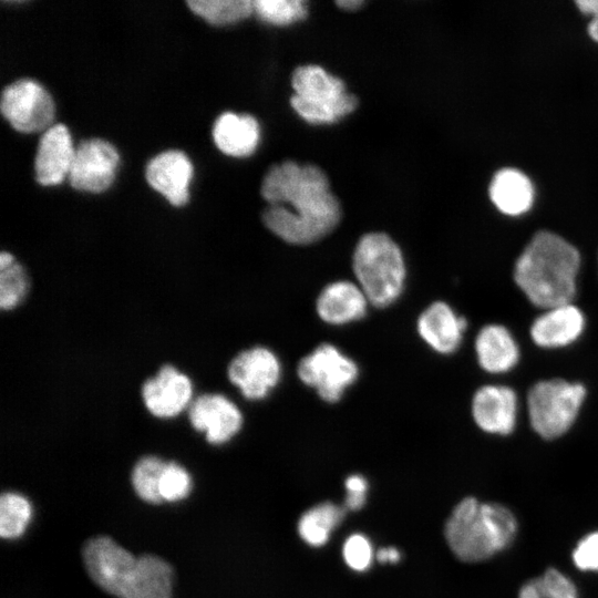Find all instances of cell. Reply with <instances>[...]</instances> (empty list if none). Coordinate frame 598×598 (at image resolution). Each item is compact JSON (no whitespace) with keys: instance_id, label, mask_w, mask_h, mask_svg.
<instances>
[{"instance_id":"obj_1","label":"cell","mask_w":598,"mask_h":598,"mask_svg":"<svg viewBox=\"0 0 598 598\" xmlns=\"http://www.w3.org/2000/svg\"><path fill=\"white\" fill-rule=\"evenodd\" d=\"M260 193L268 206L265 226L291 245L313 244L330 234L341 219V206L317 165L285 161L264 176Z\"/></svg>"},{"instance_id":"obj_2","label":"cell","mask_w":598,"mask_h":598,"mask_svg":"<svg viewBox=\"0 0 598 598\" xmlns=\"http://www.w3.org/2000/svg\"><path fill=\"white\" fill-rule=\"evenodd\" d=\"M90 578L117 598H172L174 570L159 556H135L113 538L99 535L82 547Z\"/></svg>"},{"instance_id":"obj_3","label":"cell","mask_w":598,"mask_h":598,"mask_svg":"<svg viewBox=\"0 0 598 598\" xmlns=\"http://www.w3.org/2000/svg\"><path fill=\"white\" fill-rule=\"evenodd\" d=\"M577 248L559 235H534L515 262L514 279L536 307L548 309L573 301L580 268Z\"/></svg>"},{"instance_id":"obj_4","label":"cell","mask_w":598,"mask_h":598,"mask_svg":"<svg viewBox=\"0 0 598 598\" xmlns=\"http://www.w3.org/2000/svg\"><path fill=\"white\" fill-rule=\"evenodd\" d=\"M517 520L505 506L465 497L445 523L444 536L461 560L477 563L508 547L515 538Z\"/></svg>"},{"instance_id":"obj_5","label":"cell","mask_w":598,"mask_h":598,"mask_svg":"<svg viewBox=\"0 0 598 598\" xmlns=\"http://www.w3.org/2000/svg\"><path fill=\"white\" fill-rule=\"evenodd\" d=\"M352 269L357 283L374 307L390 306L403 291L406 277L403 254L384 233H368L359 239Z\"/></svg>"},{"instance_id":"obj_6","label":"cell","mask_w":598,"mask_h":598,"mask_svg":"<svg viewBox=\"0 0 598 598\" xmlns=\"http://www.w3.org/2000/svg\"><path fill=\"white\" fill-rule=\"evenodd\" d=\"M291 85L295 90L290 97L292 109L311 124L337 122L358 106V97L347 92L344 82L319 65L295 69Z\"/></svg>"},{"instance_id":"obj_7","label":"cell","mask_w":598,"mask_h":598,"mask_svg":"<svg viewBox=\"0 0 598 598\" xmlns=\"http://www.w3.org/2000/svg\"><path fill=\"white\" fill-rule=\"evenodd\" d=\"M586 398L581 383L563 379L535 383L527 394V412L533 430L546 440L565 434L576 421Z\"/></svg>"},{"instance_id":"obj_8","label":"cell","mask_w":598,"mask_h":598,"mask_svg":"<svg viewBox=\"0 0 598 598\" xmlns=\"http://www.w3.org/2000/svg\"><path fill=\"white\" fill-rule=\"evenodd\" d=\"M302 383L328 403L338 402L359 375L357 363L337 347L322 343L303 357L297 367Z\"/></svg>"},{"instance_id":"obj_9","label":"cell","mask_w":598,"mask_h":598,"mask_svg":"<svg viewBox=\"0 0 598 598\" xmlns=\"http://www.w3.org/2000/svg\"><path fill=\"white\" fill-rule=\"evenodd\" d=\"M0 110L18 132H44L54 118V102L50 93L32 79H20L1 93Z\"/></svg>"},{"instance_id":"obj_10","label":"cell","mask_w":598,"mask_h":598,"mask_svg":"<svg viewBox=\"0 0 598 598\" xmlns=\"http://www.w3.org/2000/svg\"><path fill=\"white\" fill-rule=\"evenodd\" d=\"M281 365L268 348L256 346L240 351L227 367V377L241 395L251 401L265 399L278 384Z\"/></svg>"},{"instance_id":"obj_11","label":"cell","mask_w":598,"mask_h":598,"mask_svg":"<svg viewBox=\"0 0 598 598\" xmlns=\"http://www.w3.org/2000/svg\"><path fill=\"white\" fill-rule=\"evenodd\" d=\"M118 161L116 148L107 141L84 140L74 150L69 183L78 190L104 192L114 181Z\"/></svg>"},{"instance_id":"obj_12","label":"cell","mask_w":598,"mask_h":598,"mask_svg":"<svg viewBox=\"0 0 598 598\" xmlns=\"http://www.w3.org/2000/svg\"><path fill=\"white\" fill-rule=\"evenodd\" d=\"M146 411L163 420L174 419L187 411L194 398L190 378L173 364L162 365L141 388Z\"/></svg>"},{"instance_id":"obj_13","label":"cell","mask_w":598,"mask_h":598,"mask_svg":"<svg viewBox=\"0 0 598 598\" xmlns=\"http://www.w3.org/2000/svg\"><path fill=\"white\" fill-rule=\"evenodd\" d=\"M192 427L204 433L214 445L230 441L243 426L239 408L221 393H203L196 396L187 410Z\"/></svg>"},{"instance_id":"obj_14","label":"cell","mask_w":598,"mask_h":598,"mask_svg":"<svg viewBox=\"0 0 598 598\" xmlns=\"http://www.w3.org/2000/svg\"><path fill=\"white\" fill-rule=\"evenodd\" d=\"M518 401L515 391L506 385L488 384L476 390L472 415L486 433L507 435L516 425Z\"/></svg>"},{"instance_id":"obj_15","label":"cell","mask_w":598,"mask_h":598,"mask_svg":"<svg viewBox=\"0 0 598 598\" xmlns=\"http://www.w3.org/2000/svg\"><path fill=\"white\" fill-rule=\"evenodd\" d=\"M193 176V165L181 151H165L146 165L145 177L150 186L162 194L173 206L188 202V186Z\"/></svg>"},{"instance_id":"obj_16","label":"cell","mask_w":598,"mask_h":598,"mask_svg":"<svg viewBox=\"0 0 598 598\" xmlns=\"http://www.w3.org/2000/svg\"><path fill=\"white\" fill-rule=\"evenodd\" d=\"M74 150L65 125L47 128L39 138L34 156L35 181L44 186L60 184L69 175Z\"/></svg>"},{"instance_id":"obj_17","label":"cell","mask_w":598,"mask_h":598,"mask_svg":"<svg viewBox=\"0 0 598 598\" xmlns=\"http://www.w3.org/2000/svg\"><path fill=\"white\" fill-rule=\"evenodd\" d=\"M585 316L573 302L545 309L530 326L534 343L557 349L574 343L585 329Z\"/></svg>"},{"instance_id":"obj_18","label":"cell","mask_w":598,"mask_h":598,"mask_svg":"<svg viewBox=\"0 0 598 598\" xmlns=\"http://www.w3.org/2000/svg\"><path fill=\"white\" fill-rule=\"evenodd\" d=\"M416 327L429 347L441 354H450L460 347L467 321L446 302L435 301L419 316Z\"/></svg>"},{"instance_id":"obj_19","label":"cell","mask_w":598,"mask_h":598,"mask_svg":"<svg viewBox=\"0 0 598 598\" xmlns=\"http://www.w3.org/2000/svg\"><path fill=\"white\" fill-rule=\"evenodd\" d=\"M369 303L357 282L338 280L321 290L316 301V310L326 323L340 326L363 318Z\"/></svg>"},{"instance_id":"obj_20","label":"cell","mask_w":598,"mask_h":598,"mask_svg":"<svg viewBox=\"0 0 598 598\" xmlns=\"http://www.w3.org/2000/svg\"><path fill=\"white\" fill-rule=\"evenodd\" d=\"M474 346L478 364L488 373L507 372L518 362V344L504 326L493 323L483 327Z\"/></svg>"},{"instance_id":"obj_21","label":"cell","mask_w":598,"mask_h":598,"mask_svg":"<svg viewBox=\"0 0 598 598\" xmlns=\"http://www.w3.org/2000/svg\"><path fill=\"white\" fill-rule=\"evenodd\" d=\"M259 124L248 114L225 112L213 126V138L220 152L234 157H246L255 152L259 142Z\"/></svg>"},{"instance_id":"obj_22","label":"cell","mask_w":598,"mask_h":598,"mask_svg":"<svg viewBox=\"0 0 598 598\" xmlns=\"http://www.w3.org/2000/svg\"><path fill=\"white\" fill-rule=\"evenodd\" d=\"M489 197L499 212L517 216L530 208L534 187L530 179L520 171L503 168L491 182Z\"/></svg>"},{"instance_id":"obj_23","label":"cell","mask_w":598,"mask_h":598,"mask_svg":"<svg viewBox=\"0 0 598 598\" xmlns=\"http://www.w3.org/2000/svg\"><path fill=\"white\" fill-rule=\"evenodd\" d=\"M346 515V507L331 502L320 503L305 512L298 520V534L312 547L323 546Z\"/></svg>"},{"instance_id":"obj_24","label":"cell","mask_w":598,"mask_h":598,"mask_svg":"<svg viewBox=\"0 0 598 598\" xmlns=\"http://www.w3.org/2000/svg\"><path fill=\"white\" fill-rule=\"evenodd\" d=\"M30 280L24 267L16 257L3 250L0 254V307L16 309L29 292Z\"/></svg>"},{"instance_id":"obj_25","label":"cell","mask_w":598,"mask_h":598,"mask_svg":"<svg viewBox=\"0 0 598 598\" xmlns=\"http://www.w3.org/2000/svg\"><path fill=\"white\" fill-rule=\"evenodd\" d=\"M187 6L214 25L233 24L255 12L251 0H188Z\"/></svg>"},{"instance_id":"obj_26","label":"cell","mask_w":598,"mask_h":598,"mask_svg":"<svg viewBox=\"0 0 598 598\" xmlns=\"http://www.w3.org/2000/svg\"><path fill=\"white\" fill-rule=\"evenodd\" d=\"M518 598H578L575 584L561 571L548 568L543 575L525 582Z\"/></svg>"},{"instance_id":"obj_27","label":"cell","mask_w":598,"mask_h":598,"mask_svg":"<svg viewBox=\"0 0 598 598\" xmlns=\"http://www.w3.org/2000/svg\"><path fill=\"white\" fill-rule=\"evenodd\" d=\"M165 461L155 455L141 457L132 470L131 481L135 493L147 503L158 504L159 481Z\"/></svg>"},{"instance_id":"obj_28","label":"cell","mask_w":598,"mask_h":598,"mask_svg":"<svg viewBox=\"0 0 598 598\" xmlns=\"http://www.w3.org/2000/svg\"><path fill=\"white\" fill-rule=\"evenodd\" d=\"M29 501L17 493L7 492L0 497V535L16 538L27 528L31 517Z\"/></svg>"},{"instance_id":"obj_29","label":"cell","mask_w":598,"mask_h":598,"mask_svg":"<svg viewBox=\"0 0 598 598\" xmlns=\"http://www.w3.org/2000/svg\"><path fill=\"white\" fill-rule=\"evenodd\" d=\"M254 9L260 20L275 25H288L308 14L303 0H255Z\"/></svg>"},{"instance_id":"obj_30","label":"cell","mask_w":598,"mask_h":598,"mask_svg":"<svg viewBox=\"0 0 598 598\" xmlns=\"http://www.w3.org/2000/svg\"><path fill=\"white\" fill-rule=\"evenodd\" d=\"M192 487L188 472L176 462H166L159 481L162 501L176 502L185 498Z\"/></svg>"},{"instance_id":"obj_31","label":"cell","mask_w":598,"mask_h":598,"mask_svg":"<svg viewBox=\"0 0 598 598\" xmlns=\"http://www.w3.org/2000/svg\"><path fill=\"white\" fill-rule=\"evenodd\" d=\"M342 556L349 568L355 571L367 570L374 558L370 540L362 534H352L343 543Z\"/></svg>"},{"instance_id":"obj_32","label":"cell","mask_w":598,"mask_h":598,"mask_svg":"<svg viewBox=\"0 0 598 598\" xmlns=\"http://www.w3.org/2000/svg\"><path fill=\"white\" fill-rule=\"evenodd\" d=\"M575 566L582 571H598V532H592L581 538L573 555Z\"/></svg>"},{"instance_id":"obj_33","label":"cell","mask_w":598,"mask_h":598,"mask_svg":"<svg viewBox=\"0 0 598 598\" xmlns=\"http://www.w3.org/2000/svg\"><path fill=\"white\" fill-rule=\"evenodd\" d=\"M344 507L349 511H359L365 504L368 483L367 480L358 474L350 475L346 482Z\"/></svg>"},{"instance_id":"obj_34","label":"cell","mask_w":598,"mask_h":598,"mask_svg":"<svg viewBox=\"0 0 598 598\" xmlns=\"http://www.w3.org/2000/svg\"><path fill=\"white\" fill-rule=\"evenodd\" d=\"M576 6L582 13L590 16L588 33L598 42V0H578Z\"/></svg>"},{"instance_id":"obj_35","label":"cell","mask_w":598,"mask_h":598,"mask_svg":"<svg viewBox=\"0 0 598 598\" xmlns=\"http://www.w3.org/2000/svg\"><path fill=\"white\" fill-rule=\"evenodd\" d=\"M375 558L382 564H395L401 559V553L395 547H382L377 551Z\"/></svg>"},{"instance_id":"obj_36","label":"cell","mask_w":598,"mask_h":598,"mask_svg":"<svg viewBox=\"0 0 598 598\" xmlns=\"http://www.w3.org/2000/svg\"><path fill=\"white\" fill-rule=\"evenodd\" d=\"M336 4L339 8L344 9V10H357L361 6L364 4V1H362V0H339V1H336Z\"/></svg>"}]
</instances>
